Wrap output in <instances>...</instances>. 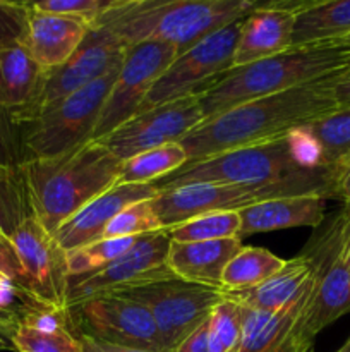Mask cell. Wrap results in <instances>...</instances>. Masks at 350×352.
I'll return each instance as SVG.
<instances>
[{
	"label": "cell",
	"mask_w": 350,
	"mask_h": 352,
	"mask_svg": "<svg viewBox=\"0 0 350 352\" xmlns=\"http://www.w3.org/2000/svg\"><path fill=\"white\" fill-rule=\"evenodd\" d=\"M333 76L240 103L201 122L180 143L187 153V164L237 148L280 140L290 131L309 126L338 110L331 91Z\"/></svg>",
	"instance_id": "6da1fadb"
},
{
	"label": "cell",
	"mask_w": 350,
	"mask_h": 352,
	"mask_svg": "<svg viewBox=\"0 0 350 352\" xmlns=\"http://www.w3.org/2000/svg\"><path fill=\"white\" fill-rule=\"evenodd\" d=\"M309 179H333L336 182L338 175L323 164L321 150L304 126L280 140L185 164L154 186L158 191H167L189 184H275Z\"/></svg>",
	"instance_id": "7a4b0ae2"
},
{
	"label": "cell",
	"mask_w": 350,
	"mask_h": 352,
	"mask_svg": "<svg viewBox=\"0 0 350 352\" xmlns=\"http://www.w3.org/2000/svg\"><path fill=\"white\" fill-rule=\"evenodd\" d=\"M256 6L250 0H110L95 26L112 31L127 47L143 41L172 45L178 57Z\"/></svg>",
	"instance_id": "3957f363"
},
{
	"label": "cell",
	"mask_w": 350,
	"mask_h": 352,
	"mask_svg": "<svg viewBox=\"0 0 350 352\" xmlns=\"http://www.w3.org/2000/svg\"><path fill=\"white\" fill-rule=\"evenodd\" d=\"M122 162L103 141H89L55 158L21 164L34 219L55 236L72 215L119 182Z\"/></svg>",
	"instance_id": "277c9868"
},
{
	"label": "cell",
	"mask_w": 350,
	"mask_h": 352,
	"mask_svg": "<svg viewBox=\"0 0 350 352\" xmlns=\"http://www.w3.org/2000/svg\"><path fill=\"white\" fill-rule=\"evenodd\" d=\"M347 67L350 50L338 43L292 47L275 57L230 69L198 96L208 120L240 103L329 78Z\"/></svg>",
	"instance_id": "5b68a950"
},
{
	"label": "cell",
	"mask_w": 350,
	"mask_h": 352,
	"mask_svg": "<svg viewBox=\"0 0 350 352\" xmlns=\"http://www.w3.org/2000/svg\"><path fill=\"white\" fill-rule=\"evenodd\" d=\"M302 253L312 263L314 289L294 332L314 342L319 332L350 313V206L333 213Z\"/></svg>",
	"instance_id": "8992f818"
},
{
	"label": "cell",
	"mask_w": 350,
	"mask_h": 352,
	"mask_svg": "<svg viewBox=\"0 0 350 352\" xmlns=\"http://www.w3.org/2000/svg\"><path fill=\"white\" fill-rule=\"evenodd\" d=\"M119 69L21 124L24 162L60 157L93 141Z\"/></svg>",
	"instance_id": "52a82bcc"
},
{
	"label": "cell",
	"mask_w": 350,
	"mask_h": 352,
	"mask_svg": "<svg viewBox=\"0 0 350 352\" xmlns=\"http://www.w3.org/2000/svg\"><path fill=\"white\" fill-rule=\"evenodd\" d=\"M335 188L333 179L283 181L275 184H189L158 191L151 199V206L161 229L168 230L205 213L239 212L280 196L321 195L326 199L335 198Z\"/></svg>",
	"instance_id": "ba28073f"
},
{
	"label": "cell",
	"mask_w": 350,
	"mask_h": 352,
	"mask_svg": "<svg viewBox=\"0 0 350 352\" xmlns=\"http://www.w3.org/2000/svg\"><path fill=\"white\" fill-rule=\"evenodd\" d=\"M117 294L139 302L151 313L165 352L174 351L225 299L223 289L189 284L178 277L150 282Z\"/></svg>",
	"instance_id": "9c48e42d"
},
{
	"label": "cell",
	"mask_w": 350,
	"mask_h": 352,
	"mask_svg": "<svg viewBox=\"0 0 350 352\" xmlns=\"http://www.w3.org/2000/svg\"><path fill=\"white\" fill-rule=\"evenodd\" d=\"M240 24L242 19L209 34L191 50L178 55L154 82L137 112H144L189 95H198L233 69V52L239 40Z\"/></svg>",
	"instance_id": "30bf717a"
},
{
	"label": "cell",
	"mask_w": 350,
	"mask_h": 352,
	"mask_svg": "<svg viewBox=\"0 0 350 352\" xmlns=\"http://www.w3.org/2000/svg\"><path fill=\"white\" fill-rule=\"evenodd\" d=\"M126 50L127 45L112 31L102 26L89 28L88 34L71 58L60 67L45 72L40 95L26 112L16 117V122L21 126L40 110L60 102L65 96L86 88L119 69Z\"/></svg>",
	"instance_id": "8fae6325"
},
{
	"label": "cell",
	"mask_w": 350,
	"mask_h": 352,
	"mask_svg": "<svg viewBox=\"0 0 350 352\" xmlns=\"http://www.w3.org/2000/svg\"><path fill=\"white\" fill-rule=\"evenodd\" d=\"M175 58L177 52L172 45L160 41L129 45L115 82L103 105L93 140H105L117 127L136 116L154 82L161 78Z\"/></svg>",
	"instance_id": "7c38bea8"
},
{
	"label": "cell",
	"mask_w": 350,
	"mask_h": 352,
	"mask_svg": "<svg viewBox=\"0 0 350 352\" xmlns=\"http://www.w3.org/2000/svg\"><path fill=\"white\" fill-rule=\"evenodd\" d=\"M170 237L167 230L141 236L129 251L96 274L69 280L67 308L72 309L88 299L117 294L137 285L175 277L167 267Z\"/></svg>",
	"instance_id": "4fadbf2b"
},
{
	"label": "cell",
	"mask_w": 350,
	"mask_h": 352,
	"mask_svg": "<svg viewBox=\"0 0 350 352\" xmlns=\"http://www.w3.org/2000/svg\"><path fill=\"white\" fill-rule=\"evenodd\" d=\"M9 241L24 272L27 292L34 305L57 311H71L67 308V253L55 236L45 230L31 215Z\"/></svg>",
	"instance_id": "5bb4252c"
},
{
	"label": "cell",
	"mask_w": 350,
	"mask_h": 352,
	"mask_svg": "<svg viewBox=\"0 0 350 352\" xmlns=\"http://www.w3.org/2000/svg\"><path fill=\"white\" fill-rule=\"evenodd\" d=\"M202 120L205 113L199 96L189 95L137 112L102 141L120 162H126L165 144L182 143V140Z\"/></svg>",
	"instance_id": "9a60e30c"
},
{
	"label": "cell",
	"mask_w": 350,
	"mask_h": 352,
	"mask_svg": "<svg viewBox=\"0 0 350 352\" xmlns=\"http://www.w3.org/2000/svg\"><path fill=\"white\" fill-rule=\"evenodd\" d=\"M71 311H78L81 333L93 339L130 349L165 352L151 313L126 296H96Z\"/></svg>",
	"instance_id": "2e32d148"
},
{
	"label": "cell",
	"mask_w": 350,
	"mask_h": 352,
	"mask_svg": "<svg viewBox=\"0 0 350 352\" xmlns=\"http://www.w3.org/2000/svg\"><path fill=\"white\" fill-rule=\"evenodd\" d=\"M302 2L257 3L242 19L233 67L275 57L292 48L295 14Z\"/></svg>",
	"instance_id": "e0dca14e"
},
{
	"label": "cell",
	"mask_w": 350,
	"mask_h": 352,
	"mask_svg": "<svg viewBox=\"0 0 350 352\" xmlns=\"http://www.w3.org/2000/svg\"><path fill=\"white\" fill-rule=\"evenodd\" d=\"M158 195L154 184H126L117 182L113 188L89 201L72 215L55 234V239L65 253L102 239L108 223L127 206L153 199Z\"/></svg>",
	"instance_id": "ac0fdd59"
},
{
	"label": "cell",
	"mask_w": 350,
	"mask_h": 352,
	"mask_svg": "<svg viewBox=\"0 0 350 352\" xmlns=\"http://www.w3.org/2000/svg\"><path fill=\"white\" fill-rule=\"evenodd\" d=\"M89 28L91 26L81 19L40 12L31 7L23 47L41 69L51 71L71 58L88 34Z\"/></svg>",
	"instance_id": "d6986e66"
},
{
	"label": "cell",
	"mask_w": 350,
	"mask_h": 352,
	"mask_svg": "<svg viewBox=\"0 0 350 352\" xmlns=\"http://www.w3.org/2000/svg\"><path fill=\"white\" fill-rule=\"evenodd\" d=\"M326 198L321 195L280 196L239 210V237L294 227H321L326 220Z\"/></svg>",
	"instance_id": "ffe728a7"
},
{
	"label": "cell",
	"mask_w": 350,
	"mask_h": 352,
	"mask_svg": "<svg viewBox=\"0 0 350 352\" xmlns=\"http://www.w3.org/2000/svg\"><path fill=\"white\" fill-rule=\"evenodd\" d=\"M242 250V239L205 241V243H172L167 267L172 274L189 284L222 289L223 270Z\"/></svg>",
	"instance_id": "44dd1931"
},
{
	"label": "cell",
	"mask_w": 350,
	"mask_h": 352,
	"mask_svg": "<svg viewBox=\"0 0 350 352\" xmlns=\"http://www.w3.org/2000/svg\"><path fill=\"white\" fill-rule=\"evenodd\" d=\"M72 311L27 306L16 318L12 347L16 352H82L79 333L71 322Z\"/></svg>",
	"instance_id": "7402d4cb"
},
{
	"label": "cell",
	"mask_w": 350,
	"mask_h": 352,
	"mask_svg": "<svg viewBox=\"0 0 350 352\" xmlns=\"http://www.w3.org/2000/svg\"><path fill=\"white\" fill-rule=\"evenodd\" d=\"M314 284L312 263L304 253L292 258L278 274L263 284L239 292H225V298L254 311L277 313L297 302Z\"/></svg>",
	"instance_id": "603a6c76"
},
{
	"label": "cell",
	"mask_w": 350,
	"mask_h": 352,
	"mask_svg": "<svg viewBox=\"0 0 350 352\" xmlns=\"http://www.w3.org/2000/svg\"><path fill=\"white\" fill-rule=\"evenodd\" d=\"M45 72L24 47L0 50V107L14 119L26 112L40 95Z\"/></svg>",
	"instance_id": "cb8c5ba5"
},
{
	"label": "cell",
	"mask_w": 350,
	"mask_h": 352,
	"mask_svg": "<svg viewBox=\"0 0 350 352\" xmlns=\"http://www.w3.org/2000/svg\"><path fill=\"white\" fill-rule=\"evenodd\" d=\"M350 36V0L302 2L295 14L292 47L335 43Z\"/></svg>",
	"instance_id": "d4e9b609"
},
{
	"label": "cell",
	"mask_w": 350,
	"mask_h": 352,
	"mask_svg": "<svg viewBox=\"0 0 350 352\" xmlns=\"http://www.w3.org/2000/svg\"><path fill=\"white\" fill-rule=\"evenodd\" d=\"M287 261L263 248H244L223 270L222 289L239 292L263 284L285 267Z\"/></svg>",
	"instance_id": "484cf974"
},
{
	"label": "cell",
	"mask_w": 350,
	"mask_h": 352,
	"mask_svg": "<svg viewBox=\"0 0 350 352\" xmlns=\"http://www.w3.org/2000/svg\"><path fill=\"white\" fill-rule=\"evenodd\" d=\"M187 164V153L180 143H170L144 151L122 162L119 182L126 184H156Z\"/></svg>",
	"instance_id": "4316f807"
},
{
	"label": "cell",
	"mask_w": 350,
	"mask_h": 352,
	"mask_svg": "<svg viewBox=\"0 0 350 352\" xmlns=\"http://www.w3.org/2000/svg\"><path fill=\"white\" fill-rule=\"evenodd\" d=\"M307 129L321 150L323 164L340 175L350 164V109L335 110L309 124Z\"/></svg>",
	"instance_id": "83f0119b"
},
{
	"label": "cell",
	"mask_w": 350,
	"mask_h": 352,
	"mask_svg": "<svg viewBox=\"0 0 350 352\" xmlns=\"http://www.w3.org/2000/svg\"><path fill=\"white\" fill-rule=\"evenodd\" d=\"M172 243H205L233 239L240 234L239 212H211L167 230ZM240 239V237H239Z\"/></svg>",
	"instance_id": "f1b7e54d"
},
{
	"label": "cell",
	"mask_w": 350,
	"mask_h": 352,
	"mask_svg": "<svg viewBox=\"0 0 350 352\" xmlns=\"http://www.w3.org/2000/svg\"><path fill=\"white\" fill-rule=\"evenodd\" d=\"M33 215L19 167H0V236L10 239L21 223Z\"/></svg>",
	"instance_id": "f546056e"
},
{
	"label": "cell",
	"mask_w": 350,
	"mask_h": 352,
	"mask_svg": "<svg viewBox=\"0 0 350 352\" xmlns=\"http://www.w3.org/2000/svg\"><path fill=\"white\" fill-rule=\"evenodd\" d=\"M139 237H127V239H100L91 244L78 248L67 253V272L69 280L74 278L88 277V275L96 274L106 265L115 261L117 258L122 256L126 251L136 244Z\"/></svg>",
	"instance_id": "4dcf8cb0"
},
{
	"label": "cell",
	"mask_w": 350,
	"mask_h": 352,
	"mask_svg": "<svg viewBox=\"0 0 350 352\" xmlns=\"http://www.w3.org/2000/svg\"><path fill=\"white\" fill-rule=\"evenodd\" d=\"M209 352H240L242 347V306L223 299L209 315Z\"/></svg>",
	"instance_id": "1f68e13d"
},
{
	"label": "cell",
	"mask_w": 350,
	"mask_h": 352,
	"mask_svg": "<svg viewBox=\"0 0 350 352\" xmlns=\"http://www.w3.org/2000/svg\"><path fill=\"white\" fill-rule=\"evenodd\" d=\"M161 226L156 219L151 199L134 203L124 208L103 232L102 239H127V237H141L148 234L160 232Z\"/></svg>",
	"instance_id": "d6a6232c"
},
{
	"label": "cell",
	"mask_w": 350,
	"mask_h": 352,
	"mask_svg": "<svg viewBox=\"0 0 350 352\" xmlns=\"http://www.w3.org/2000/svg\"><path fill=\"white\" fill-rule=\"evenodd\" d=\"M31 6L0 0V50L23 47L30 24Z\"/></svg>",
	"instance_id": "836d02e7"
},
{
	"label": "cell",
	"mask_w": 350,
	"mask_h": 352,
	"mask_svg": "<svg viewBox=\"0 0 350 352\" xmlns=\"http://www.w3.org/2000/svg\"><path fill=\"white\" fill-rule=\"evenodd\" d=\"M108 3L110 0H41L31 2V7L40 12L74 17L84 21L89 26H95Z\"/></svg>",
	"instance_id": "e575fe53"
},
{
	"label": "cell",
	"mask_w": 350,
	"mask_h": 352,
	"mask_svg": "<svg viewBox=\"0 0 350 352\" xmlns=\"http://www.w3.org/2000/svg\"><path fill=\"white\" fill-rule=\"evenodd\" d=\"M23 162L19 124L12 113L0 107V167H19Z\"/></svg>",
	"instance_id": "d590c367"
},
{
	"label": "cell",
	"mask_w": 350,
	"mask_h": 352,
	"mask_svg": "<svg viewBox=\"0 0 350 352\" xmlns=\"http://www.w3.org/2000/svg\"><path fill=\"white\" fill-rule=\"evenodd\" d=\"M0 280L12 282V284H16L21 291L26 292L27 298L31 299L30 292H27L24 272L23 268H21L19 260H17L16 251H14L10 241L2 236H0ZM31 301H33V299H31Z\"/></svg>",
	"instance_id": "8d00e7d4"
},
{
	"label": "cell",
	"mask_w": 350,
	"mask_h": 352,
	"mask_svg": "<svg viewBox=\"0 0 350 352\" xmlns=\"http://www.w3.org/2000/svg\"><path fill=\"white\" fill-rule=\"evenodd\" d=\"M209 318L202 325H199L189 337H185L172 352H209L208 342Z\"/></svg>",
	"instance_id": "74e56055"
},
{
	"label": "cell",
	"mask_w": 350,
	"mask_h": 352,
	"mask_svg": "<svg viewBox=\"0 0 350 352\" xmlns=\"http://www.w3.org/2000/svg\"><path fill=\"white\" fill-rule=\"evenodd\" d=\"M331 91L336 109H350V67L333 76Z\"/></svg>",
	"instance_id": "f35d334b"
},
{
	"label": "cell",
	"mask_w": 350,
	"mask_h": 352,
	"mask_svg": "<svg viewBox=\"0 0 350 352\" xmlns=\"http://www.w3.org/2000/svg\"><path fill=\"white\" fill-rule=\"evenodd\" d=\"M79 339L82 344V352H151V351H143V349H130V347H122V346H113V344L102 342L98 339H93V337L86 336V333L79 332Z\"/></svg>",
	"instance_id": "ab89813d"
},
{
	"label": "cell",
	"mask_w": 350,
	"mask_h": 352,
	"mask_svg": "<svg viewBox=\"0 0 350 352\" xmlns=\"http://www.w3.org/2000/svg\"><path fill=\"white\" fill-rule=\"evenodd\" d=\"M16 330V318L14 316L0 315V351H9L12 347V336Z\"/></svg>",
	"instance_id": "60d3db41"
},
{
	"label": "cell",
	"mask_w": 350,
	"mask_h": 352,
	"mask_svg": "<svg viewBox=\"0 0 350 352\" xmlns=\"http://www.w3.org/2000/svg\"><path fill=\"white\" fill-rule=\"evenodd\" d=\"M335 199H340L343 206H350V164L340 172L335 188Z\"/></svg>",
	"instance_id": "b9f144b4"
},
{
	"label": "cell",
	"mask_w": 350,
	"mask_h": 352,
	"mask_svg": "<svg viewBox=\"0 0 350 352\" xmlns=\"http://www.w3.org/2000/svg\"><path fill=\"white\" fill-rule=\"evenodd\" d=\"M335 43H338V45H342V47H345V48H349V50H350V36H347V38H343V40H340V41H335Z\"/></svg>",
	"instance_id": "7bdbcfd3"
},
{
	"label": "cell",
	"mask_w": 350,
	"mask_h": 352,
	"mask_svg": "<svg viewBox=\"0 0 350 352\" xmlns=\"http://www.w3.org/2000/svg\"><path fill=\"white\" fill-rule=\"evenodd\" d=\"M336 352H350V337H349V339H347V342L343 344V346L340 347V349L336 351Z\"/></svg>",
	"instance_id": "ee69618b"
}]
</instances>
